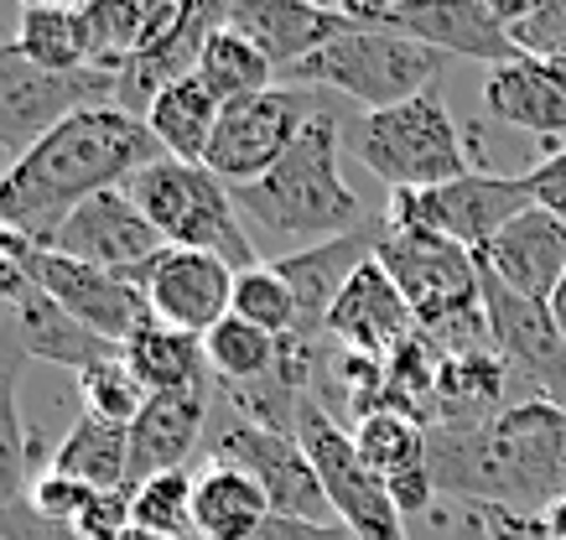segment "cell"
<instances>
[{
	"mask_svg": "<svg viewBox=\"0 0 566 540\" xmlns=\"http://www.w3.org/2000/svg\"><path fill=\"white\" fill-rule=\"evenodd\" d=\"M156 157L161 146L140 115L120 105L78 109L0 172V224L27 234L32 244H48L73 209L125 188Z\"/></svg>",
	"mask_w": 566,
	"mask_h": 540,
	"instance_id": "1",
	"label": "cell"
},
{
	"mask_svg": "<svg viewBox=\"0 0 566 540\" xmlns=\"http://www.w3.org/2000/svg\"><path fill=\"white\" fill-rule=\"evenodd\" d=\"M427 463L437 499L541 515L566 494V411L510 401L499 416L473 426H427Z\"/></svg>",
	"mask_w": 566,
	"mask_h": 540,
	"instance_id": "2",
	"label": "cell"
},
{
	"mask_svg": "<svg viewBox=\"0 0 566 540\" xmlns=\"http://www.w3.org/2000/svg\"><path fill=\"white\" fill-rule=\"evenodd\" d=\"M338 146H344L338 115L323 105L307 120V130L296 136L292 151L275 161L260 182L229 188L240 219L265 229L271 240L307 244V250L327 240H344L359 224H369L359 192L348 188L344 172H338Z\"/></svg>",
	"mask_w": 566,
	"mask_h": 540,
	"instance_id": "3",
	"label": "cell"
},
{
	"mask_svg": "<svg viewBox=\"0 0 566 540\" xmlns=\"http://www.w3.org/2000/svg\"><path fill=\"white\" fill-rule=\"evenodd\" d=\"M375 261L390 271V280L400 286L421 338H431L437 353L494 349L489 343V317H483V292H479V255L473 250L442 240L431 229L390 224Z\"/></svg>",
	"mask_w": 566,
	"mask_h": 540,
	"instance_id": "4",
	"label": "cell"
},
{
	"mask_svg": "<svg viewBox=\"0 0 566 540\" xmlns=\"http://www.w3.org/2000/svg\"><path fill=\"white\" fill-rule=\"evenodd\" d=\"M447 53L416 42L406 32H379V27H359L344 32L338 42H327L323 53H312L307 63L281 73V84L292 88H333L354 105H364V115L379 109L411 105L427 88L442 84Z\"/></svg>",
	"mask_w": 566,
	"mask_h": 540,
	"instance_id": "5",
	"label": "cell"
},
{
	"mask_svg": "<svg viewBox=\"0 0 566 540\" xmlns=\"http://www.w3.org/2000/svg\"><path fill=\"white\" fill-rule=\"evenodd\" d=\"M125 192L172 250H203V255H219L234 271L260 265L255 240H250V229L234 209V192H229V182L208 172L203 161L156 157L151 167H140L125 182Z\"/></svg>",
	"mask_w": 566,
	"mask_h": 540,
	"instance_id": "6",
	"label": "cell"
},
{
	"mask_svg": "<svg viewBox=\"0 0 566 540\" xmlns=\"http://www.w3.org/2000/svg\"><path fill=\"white\" fill-rule=\"evenodd\" d=\"M354 151L379 182H390V192H427L447 188L458 177L479 172L468 157V140L447 109L442 88H427L411 105L379 109L354 125Z\"/></svg>",
	"mask_w": 566,
	"mask_h": 540,
	"instance_id": "7",
	"label": "cell"
},
{
	"mask_svg": "<svg viewBox=\"0 0 566 540\" xmlns=\"http://www.w3.org/2000/svg\"><path fill=\"white\" fill-rule=\"evenodd\" d=\"M208 463H229L240 468L250 484L265 494L271 515H292V520H333V505L323 494V478L302 453V442L286 432H271L250 421L244 411H219L208 421Z\"/></svg>",
	"mask_w": 566,
	"mask_h": 540,
	"instance_id": "8",
	"label": "cell"
},
{
	"mask_svg": "<svg viewBox=\"0 0 566 540\" xmlns=\"http://www.w3.org/2000/svg\"><path fill=\"white\" fill-rule=\"evenodd\" d=\"M296 442L312 457V468L323 478L327 505H333V520L344 525L348 536L354 540H411L406 536V520H400V505L390 499V488L364 468L359 447H354V432H344V421L327 416L312 395L296 411Z\"/></svg>",
	"mask_w": 566,
	"mask_h": 540,
	"instance_id": "9",
	"label": "cell"
},
{
	"mask_svg": "<svg viewBox=\"0 0 566 540\" xmlns=\"http://www.w3.org/2000/svg\"><path fill=\"white\" fill-rule=\"evenodd\" d=\"M94 105H120V78L104 68L48 73L17 53V42H0V151L11 161L27 157L36 140Z\"/></svg>",
	"mask_w": 566,
	"mask_h": 540,
	"instance_id": "10",
	"label": "cell"
},
{
	"mask_svg": "<svg viewBox=\"0 0 566 540\" xmlns=\"http://www.w3.org/2000/svg\"><path fill=\"white\" fill-rule=\"evenodd\" d=\"M531 182L525 177H504V172H468L447 188L427 192H390V209L385 219L400 229H431L442 240L463 244V250H489V244L515 224L520 213H531Z\"/></svg>",
	"mask_w": 566,
	"mask_h": 540,
	"instance_id": "11",
	"label": "cell"
},
{
	"mask_svg": "<svg viewBox=\"0 0 566 540\" xmlns=\"http://www.w3.org/2000/svg\"><path fill=\"white\" fill-rule=\"evenodd\" d=\"M483 317H489V343L504 359L510 380L525 384V401H546L566 411V338L551 317V301H531L510 292L504 280L479 261Z\"/></svg>",
	"mask_w": 566,
	"mask_h": 540,
	"instance_id": "12",
	"label": "cell"
},
{
	"mask_svg": "<svg viewBox=\"0 0 566 540\" xmlns=\"http://www.w3.org/2000/svg\"><path fill=\"white\" fill-rule=\"evenodd\" d=\"M317 109H323L317 88H292V84H275L271 94L229 105L219 115V130H213V146H208L203 167L219 182H229V188L260 182L296 146V136L307 130V120Z\"/></svg>",
	"mask_w": 566,
	"mask_h": 540,
	"instance_id": "13",
	"label": "cell"
},
{
	"mask_svg": "<svg viewBox=\"0 0 566 540\" xmlns=\"http://www.w3.org/2000/svg\"><path fill=\"white\" fill-rule=\"evenodd\" d=\"M359 27L379 32H406L427 42L447 57H473L489 68L515 63L520 47L510 36V21L499 11V0H452V6H344Z\"/></svg>",
	"mask_w": 566,
	"mask_h": 540,
	"instance_id": "14",
	"label": "cell"
},
{
	"mask_svg": "<svg viewBox=\"0 0 566 540\" xmlns=\"http://www.w3.org/2000/svg\"><path fill=\"white\" fill-rule=\"evenodd\" d=\"M42 250H57V255H69V261H84L94 271H109V276H120L136 286L151 261L167 250V240L151 229V219L130 203V192L115 188V192H99V198H88L84 209H73L63 224L52 229V240Z\"/></svg>",
	"mask_w": 566,
	"mask_h": 540,
	"instance_id": "15",
	"label": "cell"
},
{
	"mask_svg": "<svg viewBox=\"0 0 566 540\" xmlns=\"http://www.w3.org/2000/svg\"><path fill=\"white\" fill-rule=\"evenodd\" d=\"M21 271L32 276L36 292H48L63 313L78 317L88 332H99L109 343H125V338H136V332L151 322V307L140 297V286L109 276V271H94V265H84V261H69V255H57V250L32 244V250L21 255Z\"/></svg>",
	"mask_w": 566,
	"mask_h": 540,
	"instance_id": "16",
	"label": "cell"
},
{
	"mask_svg": "<svg viewBox=\"0 0 566 540\" xmlns=\"http://www.w3.org/2000/svg\"><path fill=\"white\" fill-rule=\"evenodd\" d=\"M234 265H223L219 255H203V250H161L151 261V271L136 280L146 307H151V322L172 332H188V338H208L229 317V301H234Z\"/></svg>",
	"mask_w": 566,
	"mask_h": 540,
	"instance_id": "17",
	"label": "cell"
},
{
	"mask_svg": "<svg viewBox=\"0 0 566 540\" xmlns=\"http://www.w3.org/2000/svg\"><path fill=\"white\" fill-rule=\"evenodd\" d=\"M323 332L348 353L395 359L421 328H416V317H411V307H406V297H400V286L390 280V271L379 261H364L359 271L348 276L344 292H338Z\"/></svg>",
	"mask_w": 566,
	"mask_h": 540,
	"instance_id": "18",
	"label": "cell"
},
{
	"mask_svg": "<svg viewBox=\"0 0 566 540\" xmlns=\"http://www.w3.org/2000/svg\"><path fill=\"white\" fill-rule=\"evenodd\" d=\"M223 27L250 36L260 53L275 63V78L312 53H323L327 42L354 32V17L344 6H296V0H229L223 6Z\"/></svg>",
	"mask_w": 566,
	"mask_h": 540,
	"instance_id": "19",
	"label": "cell"
},
{
	"mask_svg": "<svg viewBox=\"0 0 566 540\" xmlns=\"http://www.w3.org/2000/svg\"><path fill=\"white\" fill-rule=\"evenodd\" d=\"M385 234H390V219H385V213H369V224H359L354 234H344V240L292 250V255L275 261V271L292 280L296 307H302V328H296L302 338H323V322H327V313H333L338 292H344L348 276H354L364 261H375Z\"/></svg>",
	"mask_w": 566,
	"mask_h": 540,
	"instance_id": "20",
	"label": "cell"
},
{
	"mask_svg": "<svg viewBox=\"0 0 566 540\" xmlns=\"http://www.w3.org/2000/svg\"><path fill=\"white\" fill-rule=\"evenodd\" d=\"M213 421V390L151 395L130 426V488L161 473H182Z\"/></svg>",
	"mask_w": 566,
	"mask_h": 540,
	"instance_id": "21",
	"label": "cell"
},
{
	"mask_svg": "<svg viewBox=\"0 0 566 540\" xmlns=\"http://www.w3.org/2000/svg\"><path fill=\"white\" fill-rule=\"evenodd\" d=\"M354 447H359L364 468L390 488L400 515H421L437 499L427 463V426L421 421L400 416V411H375V416H364L354 426Z\"/></svg>",
	"mask_w": 566,
	"mask_h": 540,
	"instance_id": "22",
	"label": "cell"
},
{
	"mask_svg": "<svg viewBox=\"0 0 566 540\" xmlns=\"http://www.w3.org/2000/svg\"><path fill=\"white\" fill-rule=\"evenodd\" d=\"M483 109L499 125L531 130L541 140L566 136V57H515L504 68H489Z\"/></svg>",
	"mask_w": 566,
	"mask_h": 540,
	"instance_id": "23",
	"label": "cell"
},
{
	"mask_svg": "<svg viewBox=\"0 0 566 540\" xmlns=\"http://www.w3.org/2000/svg\"><path fill=\"white\" fill-rule=\"evenodd\" d=\"M479 261L510 292H520V297H531V301H551L556 286L566 280V224L546 209L520 213L489 250H479Z\"/></svg>",
	"mask_w": 566,
	"mask_h": 540,
	"instance_id": "24",
	"label": "cell"
},
{
	"mask_svg": "<svg viewBox=\"0 0 566 540\" xmlns=\"http://www.w3.org/2000/svg\"><path fill=\"white\" fill-rule=\"evenodd\" d=\"M11 322L21 328V343H27L32 359L63 364V369H73V374H84V369L104 364V359H120V343L88 332L78 317H69L48 292H36V286L21 292V301L11 307Z\"/></svg>",
	"mask_w": 566,
	"mask_h": 540,
	"instance_id": "25",
	"label": "cell"
},
{
	"mask_svg": "<svg viewBox=\"0 0 566 540\" xmlns=\"http://www.w3.org/2000/svg\"><path fill=\"white\" fill-rule=\"evenodd\" d=\"M271 505L240 468L208 463L192 488V540H255Z\"/></svg>",
	"mask_w": 566,
	"mask_h": 540,
	"instance_id": "26",
	"label": "cell"
},
{
	"mask_svg": "<svg viewBox=\"0 0 566 540\" xmlns=\"http://www.w3.org/2000/svg\"><path fill=\"white\" fill-rule=\"evenodd\" d=\"M120 359L130 364V374L146 384V395L213 390V374H208V359H203V338L172 332V328H161V322H146L136 338H125Z\"/></svg>",
	"mask_w": 566,
	"mask_h": 540,
	"instance_id": "27",
	"label": "cell"
},
{
	"mask_svg": "<svg viewBox=\"0 0 566 540\" xmlns=\"http://www.w3.org/2000/svg\"><path fill=\"white\" fill-rule=\"evenodd\" d=\"M223 105L208 94L198 78H177L151 99L146 109V130L156 136L161 157L172 161H208V146H213V130H219Z\"/></svg>",
	"mask_w": 566,
	"mask_h": 540,
	"instance_id": "28",
	"label": "cell"
},
{
	"mask_svg": "<svg viewBox=\"0 0 566 540\" xmlns=\"http://www.w3.org/2000/svg\"><path fill=\"white\" fill-rule=\"evenodd\" d=\"M27 343L21 328L6 317L0 322V505H17L27 468H32V447L36 436L21 416V380H27Z\"/></svg>",
	"mask_w": 566,
	"mask_h": 540,
	"instance_id": "29",
	"label": "cell"
},
{
	"mask_svg": "<svg viewBox=\"0 0 566 540\" xmlns=\"http://www.w3.org/2000/svg\"><path fill=\"white\" fill-rule=\"evenodd\" d=\"M52 473H63V478L94 488V494L130 488V432L125 426H104L94 416H78L73 432L52 453Z\"/></svg>",
	"mask_w": 566,
	"mask_h": 540,
	"instance_id": "30",
	"label": "cell"
},
{
	"mask_svg": "<svg viewBox=\"0 0 566 540\" xmlns=\"http://www.w3.org/2000/svg\"><path fill=\"white\" fill-rule=\"evenodd\" d=\"M192 78H198V84H203L208 94L229 109V105L255 99V94H271L275 88V63L260 53L250 36H240L234 27H219V32L203 42Z\"/></svg>",
	"mask_w": 566,
	"mask_h": 540,
	"instance_id": "31",
	"label": "cell"
},
{
	"mask_svg": "<svg viewBox=\"0 0 566 540\" xmlns=\"http://www.w3.org/2000/svg\"><path fill=\"white\" fill-rule=\"evenodd\" d=\"M17 53L48 73H84L88 63V21L84 6H21Z\"/></svg>",
	"mask_w": 566,
	"mask_h": 540,
	"instance_id": "32",
	"label": "cell"
},
{
	"mask_svg": "<svg viewBox=\"0 0 566 540\" xmlns=\"http://www.w3.org/2000/svg\"><path fill=\"white\" fill-rule=\"evenodd\" d=\"M203 359L219 390H250V384L275 380V369H281V338L250 328V322H240V317L229 313L203 338Z\"/></svg>",
	"mask_w": 566,
	"mask_h": 540,
	"instance_id": "33",
	"label": "cell"
},
{
	"mask_svg": "<svg viewBox=\"0 0 566 540\" xmlns=\"http://www.w3.org/2000/svg\"><path fill=\"white\" fill-rule=\"evenodd\" d=\"M229 313L250 322V328L271 332V338H292L302 328V307H296V292L292 280L271 265H250L234 276V301H229Z\"/></svg>",
	"mask_w": 566,
	"mask_h": 540,
	"instance_id": "34",
	"label": "cell"
},
{
	"mask_svg": "<svg viewBox=\"0 0 566 540\" xmlns=\"http://www.w3.org/2000/svg\"><path fill=\"white\" fill-rule=\"evenodd\" d=\"M192 488H198V473H161V478H146L130 494V509H136V530L146 536H167V540H192Z\"/></svg>",
	"mask_w": 566,
	"mask_h": 540,
	"instance_id": "35",
	"label": "cell"
},
{
	"mask_svg": "<svg viewBox=\"0 0 566 540\" xmlns=\"http://www.w3.org/2000/svg\"><path fill=\"white\" fill-rule=\"evenodd\" d=\"M78 401H84V416L104 421V426H136V416L146 411V384L130 374L125 359H104V364L84 369L78 374Z\"/></svg>",
	"mask_w": 566,
	"mask_h": 540,
	"instance_id": "36",
	"label": "cell"
},
{
	"mask_svg": "<svg viewBox=\"0 0 566 540\" xmlns=\"http://www.w3.org/2000/svg\"><path fill=\"white\" fill-rule=\"evenodd\" d=\"M88 499H94V488L73 484V478H63V473H52V468L42 473V478H32V488H27V505L52 525H73L84 515Z\"/></svg>",
	"mask_w": 566,
	"mask_h": 540,
	"instance_id": "37",
	"label": "cell"
},
{
	"mask_svg": "<svg viewBox=\"0 0 566 540\" xmlns=\"http://www.w3.org/2000/svg\"><path fill=\"white\" fill-rule=\"evenodd\" d=\"M130 488H109V494H94L84 505V515L73 520V536L78 540H120L130 525H136V509H130Z\"/></svg>",
	"mask_w": 566,
	"mask_h": 540,
	"instance_id": "38",
	"label": "cell"
},
{
	"mask_svg": "<svg viewBox=\"0 0 566 540\" xmlns=\"http://www.w3.org/2000/svg\"><path fill=\"white\" fill-rule=\"evenodd\" d=\"M525 182H531L535 209L556 213V219L566 224V146H562V151H546V157L525 172Z\"/></svg>",
	"mask_w": 566,
	"mask_h": 540,
	"instance_id": "39",
	"label": "cell"
},
{
	"mask_svg": "<svg viewBox=\"0 0 566 540\" xmlns=\"http://www.w3.org/2000/svg\"><path fill=\"white\" fill-rule=\"evenodd\" d=\"M0 540H78V536H73V525L42 520L27 499H17V505H0Z\"/></svg>",
	"mask_w": 566,
	"mask_h": 540,
	"instance_id": "40",
	"label": "cell"
},
{
	"mask_svg": "<svg viewBox=\"0 0 566 540\" xmlns=\"http://www.w3.org/2000/svg\"><path fill=\"white\" fill-rule=\"evenodd\" d=\"M255 540H354L338 520H292V515H265Z\"/></svg>",
	"mask_w": 566,
	"mask_h": 540,
	"instance_id": "41",
	"label": "cell"
},
{
	"mask_svg": "<svg viewBox=\"0 0 566 540\" xmlns=\"http://www.w3.org/2000/svg\"><path fill=\"white\" fill-rule=\"evenodd\" d=\"M27 286H32V276H27L17 261H0V301H6V307H17Z\"/></svg>",
	"mask_w": 566,
	"mask_h": 540,
	"instance_id": "42",
	"label": "cell"
},
{
	"mask_svg": "<svg viewBox=\"0 0 566 540\" xmlns=\"http://www.w3.org/2000/svg\"><path fill=\"white\" fill-rule=\"evenodd\" d=\"M458 540H483V525H479V515H473V509L458 520Z\"/></svg>",
	"mask_w": 566,
	"mask_h": 540,
	"instance_id": "43",
	"label": "cell"
},
{
	"mask_svg": "<svg viewBox=\"0 0 566 540\" xmlns=\"http://www.w3.org/2000/svg\"><path fill=\"white\" fill-rule=\"evenodd\" d=\"M551 317H556V328H562V338H566V280L556 286V297H551Z\"/></svg>",
	"mask_w": 566,
	"mask_h": 540,
	"instance_id": "44",
	"label": "cell"
},
{
	"mask_svg": "<svg viewBox=\"0 0 566 540\" xmlns=\"http://www.w3.org/2000/svg\"><path fill=\"white\" fill-rule=\"evenodd\" d=\"M120 540H167V536H146V530H136V525H130V530H125Z\"/></svg>",
	"mask_w": 566,
	"mask_h": 540,
	"instance_id": "45",
	"label": "cell"
}]
</instances>
